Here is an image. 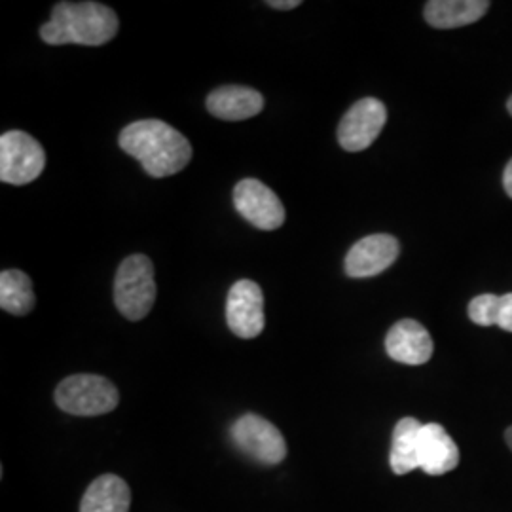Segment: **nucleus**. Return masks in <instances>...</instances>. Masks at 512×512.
Instances as JSON below:
<instances>
[{"label": "nucleus", "mask_w": 512, "mask_h": 512, "mask_svg": "<svg viewBox=\"0 0 512 512\" xmlns=\"http://www.w3.org/2000/svg\"><path fill=\"white\" fill-rule=\"evenodd\" d=\"M55 403L71 416H103L116 410L120 395L116 385L103 376L74 374L55 389Z\"/></svg>", "instance_id": "nucleus-4"}, {"label": "nucleus", "mask_w": 512, "mask_h": 512, "mask_svg": "<svg viewBox=\"0 0 512 512\" xmlns=\"http://www.w3.org/2000/svg\"><path fill=\"white\" fill-rule=\"evenodd\" d=\"M226 321L243 340H253L264 330V294L255 281L241 279L232 285L226 298Z\"/></svg>", "instance_id": "nucleus-9"}, {"label": "nucleus", "mask_w": 512, "mask_h": 512, "mask_svg": "<svg viewBox=\"0 0 512 512\" xmlns=\"http://www.w3.org/2000/svg\"><path fill=\"white\" fill-rule=\"evenodd\" d=\"M156 300L154 264L145 255H131L114 279V304L129 321L145 319Z\"/></svg>", "instance_id": "nucleus-3"}, {"label": "nucleus", "mask_w": 512, "mask_h": 512, "mask_svg": "<svg viewBox=\"0 0 512 512\" xmlns=\"http://www.w3.org/2000/svg\"><path fill=\"white\" fill-rule=\"evenodd\" d=\"M302 2L300 0H270L268 6L275 8V10H293L298 8Z\"/></svg>", "instance_id": "nucleus-20"}, {"label": "nucleus", "mask_w": 512, "mask_h": 512, "mask_svg": "<svg viewBox=\"0 0 512 512\" xmlns=\"http://www.w3.org/2000/svg\"><path fill=\"white\" fill-rule=\"evenodd\" d=\"M239 215L258 230L272 232L285 224V207L274 190L256 179H243L234 188Z\"/></svg>", "instance_id": "nucleus-8"}, {"label": "nucleus", "mask_w": 512, "mask_h": 512, "mask_svg": "<svg viewBox=\"0 0 512 512\" xmlns=\"http://www.w3.org/2000/svg\"><path fill=\"white\" fill-rule=\"evenodd\" d=\"M459 465V448L439 423H423L420 431V469L427 475L440 476Z\"/></svg>", "instance_id": "nucleus-12"}, {"label": "nucleus", "mask_w": 512, "mask_h": 512, "mask_svg": "<svg viewBox=\"0 0 512 512\" xmlns=\"http://www.w3.org/2000/svg\"><path fill=\"white\" fill-rule=\"evenodd\" d=\"M497 327L507 330V332H512V293L499 296Z\"/></svg>", "instance_id": "nucleus-19"}, {"label": "nucleus", "mask_w": 512, "mask_h": 512, "mask_svg": "<svg viewBox=\"0 0 512 512\" xmlns=\"http://www.w3.org/2000/svg\"><path fill=\"white\" fill-rule=\"evenodd\" d=\"M385 351L397 363L420 366L433 357L435 344L421 323L414 319H403L387 332Z\"/></svg>", "instance_id": "nucleus-11"}, {"label": "nucleus", "mask_w": 512, "mask_h": 512, "mask_svg": "<svg viewBox=\"0 0 512 512\" xmlns=\"http://www.w3.org/2000/svg\"><path fill=\"white\" fill-rule=\"evenodd\" d=\"M232 439L247 456L264 465H277L287 458V442L281 431L256 414H245L232 425Z\"/></svg>", "instance_id": "nucleus-6"}, {"label": "nucleus", "mask_w": 512, "mask_h": 512, "mask_svg": "<svg viewBox=\"0 0 512 512\" xmlns=\"http://www.w3.org/2000/svg\"><path fill=\"white\" fill-rule=\"evenodd\" d=\"M131 492L120 476L95 478L80 503V512H129Z\"/></svg>", "instance_id": "nucleus-15"}, {"label": "nucleus", "mask_w": 512, "mask_h": 512, "mask_svg": "<svg viewBox=\"0 0 512 512\" xmlns=\"http://www.w3.org/2000/svg\"><path fill=\"white\" fill-rule=\"evenodd\" d=\"M490 8L486 0H431L425 4V21L435 29H456L471 25Z\"/></svg>", "instance_id": "nucleus-14"}, {"label": "nucleus", "mask_w": 512, "mask_h": 512, "mask_svg": "<svg viewBox=\"0 0 512 512\" xmlns=\"http://www.w3.org/2000/svg\"><path fill=\"white\" fill-rule=\"evenodd\" d=\"M118 16L99 2H59L52 19L42 25L40 37L50 46H103L118 33Z\"/></svg>", "instance_id": "nucleus-2"}, {"label": "nucleus", "mask_w": 512, "mask_h": 512, "mask_svg": "<svg viewBox=\"0 0 512 512\" xmlns=\"http://www.w3.org/2000/svg\"><path fill=\"white\" fill-rule=\"evenodd\" d=\"M118 143L154 179L171 177L183 171L192 160L190 141L162 120H139L129 124L122 129Z\"/></svg>", "instance_id": "nucleus-1"}, {"label": "nucleus", "mask_w": 512, "mask_h": 512, "mask_svg": "<svg viewBox=\"0 0 512 512\" xmlns=\"http://www.w3.org/2000/svg\"><path fill=\"white\" fill-rule=\"evenodd\" d=\"M420 421L403 418L393 429L389 465L395 475H408L420 469Z\"/></svg>", "instance_id": "nucleus-16"}, {"label": "nucleus", "mask_w": 512, "mask_h": 512, "mask_svg": "<svg viewBox=\"0 0 512 512\" xmlns=\"http://www.w3.org/2000/svg\"><path fill=\"white\" fill-rule=\"evenodd\" d=\"M503 186H505V192L509 194V198H512V160L505 167V173H503Z\"/></svg>", "instance_id": "nucleus-21"}, {"label": "nucleus", "mask_w": 512, "mask_h": 512, "mask_svg": "<svg viewBox=\"0 0 512 512\" xmlns=\"http://www.w3.org/2000/svg\"><path fill=\"white\" fill-rule=\"evenodd\" d=\"M264 109L262 93L245 86H222L209 93L207 110L220 120L239 122L249 120Z\"/></svg>", "instance_id": "nucleus-13"}, {"label": "nucleus", "mask_w": 512, "mask_h": 512, "mask_svg": "<svg viewBox=\"0 0 512 512\" xmlns=\"http://www.w3.org/2000/svg\"><path fill=\"white\" fill-rule=\"evenodd\" d=\"M401 245L389 234H374L357 241L349 249L344 268L353 279H365L382 274L399 258Z\"/></svg>", "instance_id": "nucleus-10"}, {"label": "nucleus", "mask_w": 512, "mask_h": 512, "mask_svg": "<svg viewBox=\"0 0 512 512\" xmlns=\"http://www.w3.org/2000/svg\"><path fill=\"white\" fill-rule=\"evenodd\" d=\"M497 311L499 296L495 294H480L469 304V317L480 327H497Z\"/></svg>", "instance_id": "nucleus-18"}, {"label": "nucleus", "mask_w": 512, "mask_h": 512, "mask_svg": "<svg viewBox=\"0 0 512 512\" xmlns=\"http://www.w3.org/2000/svg\"><path fill=\"white\" fill-rule=\"evenodd\" d=\"M507 109H509V112H511V116H512V95H511V99H509V101H507Z\"/></svg>", "instance_id": "nucleus-23"}, {"label": "nucleus", "mask_w": 512, "mask_h": 512, "mask_svg": "<svg viewBox=\"0 0 512 512\" xmlns=\"http://www.w3.org/2000/svg\"><path fill=\"white\" fill-rule=\"evenodd\" d=\"M505 440H507V444H509V448L512 450V425L505 431Z\"/></svg>", "instance_id": "nucleus-22"}, {"label": "nucleus", "mask_w": 512, "mask_h": 512, "mask_svg": "<svg viewBox=\"0 0 512 512\" xmlns=\"http://www.w3.org/2000/svg\"><path fill=\"white\" fill-rule=\"evenodd\" d=\"M385 122L387 109L380 99H359L338 126V143L348 152H361L378 139Z\"/></svg>", "instance_id": "nucleus-7"}, {"label": "nucleus", "mask_w": 512, "mask_h": 512, "mask_svg": "<svg viewBox=\"0 0 512 512\" xmlns=\"http://www.w3.org/2000/svg\"><path fill=\"white\" fill-rule=\"evenodd\" d=\"M37 296L31 277L21 270H4L0 274V308L12 315H27L35 310Z\"/></svg>", "instance_id": "nucleus-17"}, {"label": "nucleus", "mask_w": 512, "mask_h": 512, "mask_svg": "<svg viewBox=\"0 0 512 512\" xmlns=\"http://www.w3.org/2000/svg\"><path fill=\"white\" fill-rule=\"evenodd\" d=\"M46 165L44 148L25 131H6L0 137V181L14 186L33 183Z\"/></svg>", "instance_id": "nucleus-5"}]
</instances>
